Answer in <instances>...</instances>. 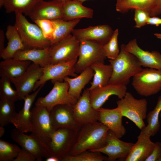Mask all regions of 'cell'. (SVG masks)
<instances>
[{"label": "cell", "mask_w": 161, "mask_h": 161, "mask_svg": "<svg viewBox=\"0 0 161 161\" xmlns=\"http://www.w3.org/2000/svg\"><path fill=\"white\" fill-rule=\"evenodd\" d=\"M47 0L50 1V0ZM58 0L60 1H62V2H63L66 1L67 0Z\"/></svg>", "instance_id": "f907efd6"}, {"label": "cell", "mask_w": 161, "mask_h": 161, "mask_svg": "<svg viewBox=\"0 0 161 161\" xmlns=\"http://www.w3.org/2000/svg\"><path fill=\"white\" fill-rule=\"evenodd\" d=\"M132 85L140 95L148 97L161 90V69H143L132 77Z\"/></svg>", "instance_id": "8992f818"}, {"label": "cell", "mask_w": 161, "mask_h": 161, "mask_svg": "<svg viewBox=\"0 0 161 161\" xmlns=\"http://www.w3.org/2000/svg\"><path fill=\"white\" fill-rule=\"evenodd\" d=\"M161 112V95L158 98L156 106L147 114L148 125L144 128L151 136H154L160 128L159 117Z\"/></svg>", "instance_id": "d6a6232c"}, {"label": "cell", "mask_w": 161, "mask_h": 161, "mask_svg": "<svg viewBox=\"0 0 161 161\" xmlns=\"http://www.w3.org/2000/svg\"><path fill=\"white\" fill-rule=\"evenodd\" d=\"M161 14V0H157L154 6L149 13V15L150 16L152 17Z\"/></svg>", "instance_id": "7bdbcfd3"}, {"label": "cell", "mask_w": 161, "mask_h": 161, "mask_svg": "<svg viewBox=\"0 0 161 161\" xmlns=\"http://www.w3.org/2000/svg\"><path fill=\"white\" fill-rule=\"evenodd\" d=\"M44 0L37 3L30 10L27 16L33 21L41 19L52 21L63 19L62 2L58 0Z\"/></svg>", "instance_id": "5bb4252c"}, {"label": "cell", "mask_w": 161, "mask_h": 161, "mask_svg": "<svg viewBox=\"0 0 161 161\" xmlns=\"http://www.w3.org/2000/svg\"><path fill=\"white\" fill-rule=\"evenodd\" d=\"M42 0H0V8L4 7L6 13H21L27 16L33 7Z\"/></svg>", "instance_id": "f546056e"}, {"label": "cell", "mask_w": 161, "mask_h": 161, "mask_svg": "<svg viewBox=\"0 0 161 161\" xmlns=\"http://www.w3.org/2000/svg\"><path fill=\"white\" fill-rule=\"evenodd\" d=\"M75 0L78 1H79V2H80V3L83 4V3L84 2V1H86L89 0Z\"/></svg>", "instance_id": "681fc988"}, {"label": "cell", "mask_w": 161, "mask_h": 161, "mask_svg": "<svg viewBox=\"0 0 161 161\" xmlns=\"http://www.w3.org/2000/svg\"><path fill=\"white\" fill-rule=\"evenodd\" d=\"M106 158L100 152L86 150L75 156L68 154L62 161H103L106 160Z\"/></svg>", "instance_id": "8d00e7d4"}, {"label": "cell", "mask_w": 161, "mask_h": 161, "mask_svg": "<svg viewBox=\"0 0 161 161\" xmlns=\"http://www.w3.org/2000/svg\"><path fill=\"white\" fill-rule=\"evenodd\" d=\"M3 30H0V54H1L4 49L5 35Z\"/></svg>", "instance_id": "f6af8a7d"}, {"label": "cell", "mask_w": 161, "mask_h": 161, "mask_svg": "<svg viewBox=\"0 0 161 161\" xmlns=\"http://www.w3.org/2000/svg\"><path fill=\"white\" fill-rule=\"evenodd\" d=\"M36 157L34 155L22 148L17 157L13 161H36Z\"/></svg>", "instance_id": "60d3db41"}, {"label": "cell", "mask_w": 161, "mask_h": 161, "mask_svg": "<svg viewBox=\"0 0 161 161\" xmlns=\"http://www.w3.org/2000/svg\"><path fill=\"white\" fill-rule=\"evenodd\" d=\"M91 67L94 71V75L93 80L90 82L91 86L87 89L90 91L108 84L112 74L111 65H106L104 62L98 61L93 63Z\"/></svg>", "instance_id": "f1b7e54d"}, {"label": "cell", "mask_w": 161, "mask_h": 161, "mask_svg": "<svg viewBox=\"0 0 161 161\" xmlns=\"http://www.w3.org/2000/svg\"><path fill=\"white\" fill-rule=\"evenodd\" d=\"M125 46L126 44H122L117 57L109 60L112 69L109 84L127 86L131 77L143 69L137 58L126 50Z\"/></svg>", "instance_id": "7a4b0ae2"}, {"label": "cell", "mask_w": 161, "mask_h": 161, "mask_svg": "<svg viewBox=\"0 0 161 161\" xmlns=\"http://www.w3.org/2000/svg\"><path fill=\"white\" fill-rule=\"evenodd\" d=\"M134 144L120 140L112 131L109 129L105 145L98 149L89 150L103 153L107 156L106 160L114 161L118 159L126 158Z\"/></svg>", "instance_id": "4fadbf2b"}, {"label": "cell", "mask_w": 161, "mask_h": 161, "mask_svg": "<svg viewBox=\"0 0 161 161\" xmlns=\"http://www.w3.org/2000/svg\"><path fill=\"white\" fill-rule=\"evenodd\" d=\"M72 106L60 104L54 106L50 111L52 126L56 130L61 128H74L82 125L75 121L73 115Z\"/></svg>", "instance_id": "7402d4cb"}, {"label": "cell", "mask_w": 161, "mask_h": 161, "mask_svg": "<svg viewBox=\"0 0 161 161\" xmlns=\"http://www.w3.org/2000/svg\"><path fill=\"white\" fill-rule=\"evenodd\" d=\"M5 132V128L4 126H0V137H1Z\"/></svg>", "instance_id": "7dc6e473"}, {"label": "cell", "mask_w": 161, "mask_h": 161, "mask_svg": "<svg viewBox=\"0 0 161 161\" xmlns=\"http://www.w3.org/2000/svg\"><path fill=\"white\" fill-rule=\"evenodd\" d=\"M120 0H117V1H120Z\"/></svg>", "instance_id": "f5cc1de1"}, {"label": "cell", "mask_w": 161, "mask_h": 161, "mask_svg": "<svg viewBox=\"0 0 161 161\" xmlns=\"http://www.w3.org/2000/svg\"><path fill=\"white\" fill-rule=\"evenodd\" d=\"M161 159V143H155L152 152L145 161H160Z\"/></svg>", "instance_id": "b9f144b4"}, {"label": "cell", "mask_w": 161, "mask_h": 161, "mask_svg": "<svg viewBox=\"0 0 161 161\" xmlns=\"http://www.w3.org/2000/svg\"><path fill=\"white\" fill-rule=\"evenodd\" d=\"M94 71L89 66L75 78L67 76L64 81L67 82L69 85V93L72 97L78 100L80 97L82 91L93 78Z\"/></svg>", "instance_id": "83f0119b"}, {"label": "cell", "mask_w": 161, "mask_h": 161, "mask_svg": "<svg viewBox=\"0 0 161 161\" xmlns=\"http://www.w3.org/2000/svg\"><path fill=\"white\" fill-rule=\"evenodd\" d=\"M118 35L119 30L116 29L114 31L109 41L103 46L106 57L109 60L115 59L120 53L118 42Z\"/></svg>", "instance_id": "74e56055"}, {"label": "cell", "mask_w": 161, "mask_h": 161, "mask_svg": "<svg viewBox=\"0 0 161 161\" xmlns=\"http://www.w3.org/2000/svg\"><path fill=\"white\" fill-rule=\"evenodd\" d=\"M63 19L70 21L83 18H92L93 11L84 6L82 3L75 0H67L62 2Z\"/></svg>", "instance_id": "484cf974"}, {"label": "cell", "mask_w": 161, "mask_h": 161, "mask_svg": "<svg viewBox=\"0 0 161 161\" xmlns=\"http://www.w3.org/2000/svg\"><path fill=\"white\" fill-rule=\"evenodd\" d=\"M114 31L106 24L90 26L82 29H74L72 35L80 42L88 41L104 45L111 37Z\"/></svg>", "instance_id": "e0dca14e"}, {"label": "cell", "mask_w": 161, "mask_h": 161, "mask_svg": "<svg viewBox=\"0 0 161 161\" xmlns=\"http://www.w3.org/2000/svg\"><path fill=\"white\" fill-rule=\"evenodd\" d=\"M98 112V121L103 124L112 131L119 138L123 136L126 130L123 125V117L119 108L108 109L101 107Z\"/></svg>", "instance_id": "44dd1931"}, {"label": "cell", "mask_w": 161, "mask_h": 161, "mask_svg": "<svg viewBox=\"0 0 161 161\" xmlns=\"http://www.w3.org/2000/svg\"><path fill=\"white\" fill-rule=\"evenodd\" d=\"M147 24L158 26L161 25V18L156 16H150L148 19Z\"/></svg>", "instance_id": "ee69618b"}, {"label": "cell", "mask_w": 161, "mask_h": 161, "mask_svg": "<svg viewBox=\"0 0 161 161\" xmlns=\"http://www.w3.org/2000/svg\"><path fill=\"white\" fill-rule=\"evenodd\" d=\"M15 14L14 26L27 49H45L51 45L50 41L44 36L40 27L29 22L23 14Z\"/></svg>", "instance_id": "3957f363"}, {"label": "cell", "mask_w": 161, "mask_h": 161, "mask_svg": "<svg viewBox=\"0 0 161 161\" xmlns=\"http://www.w3.org/2000/svg\"><path fill=\"white\" fill-rule=\"evenodd\" d=\"M11 137L22 148L34 155L36 157V161H41L43 158L49 157L47 147L37 137L32 134L30 135H27L15 128L11 131Z\"/></svg>", "instance_id": "9a60e30c"}, {"label": "cell", "mask_w": 161, "mask_h": 161, "mask_svg": "<svg viewBox=\"0 0 161 161\" xmlns=\"http://www.w3.org/2000/svg\"><path fill=\"white\" fill-rule=\"evenodd\" d=\"M160 118H161V112L160 113Z\"/></svg>", "instance_id": "816d5d0a"}, {"label": "cell", "mask_w": 161, "mask_h": 161, "mask_svg": "<svg viewBox=\"0 0 161 161\" xmlns=\"http://www.w3.org/2000/svg\"><path fill=\"white\" fill-rule=\"evenodd\" d=\"M46 161H60V160L57 157L54 156H50L47 158Z\"/></svg>", "instance_id": "bcb514c9"}, {"label": "cell", "mask_w": 161, "mask_h": 161, "mask_svg": "<svg viewBox=\"0 0 161 161\" xmlns=\"http://www.w3.org/2000/svg\"><path fill=\"white\" fill-rule=\"evenodd\" d=\"M49 47L43 49H26L20 50L16 53L13 58L30 61L44 68L50 64Z\"/></svg>", "instance_id": "cb8c5ba5"}, {"label": "cell", "mask_w": 161, "mask_h": 161, "mask_svg": "<svg viewBox=\"0 0 161 161\" xmlns=\"http://www.w3.org/2000/svg\"><path fill=\"white\" fill-rule=\"evenodd\" d=\"M160 161H161V159H160Z\"/></svg>", "instance_id": "db71d44e"}, {"label": "cell", "mask_w": 161, "mask_h": 161, "mask_svg": "<svg viewBox=\"0 0 161 161\" xmlns=\"http://www.w3.org/2000/svg\"><path fill=\"white\" fill-rule=\"evenodd\" d=\"M109 129L99 121L82 125L69 154L75 156L85 151L103 147L106 144Z\"/></svg>", "instance_id": "6da1fadb"}, {"label": "cell", "mask_w": 161, "mask_h": 161, "mask_svg": "<svg viewBox=\"0 0 161 161\" xmlns=\"http://www.w3.org/2000/svg\"><path fill=\"white\" fill-rule=\"evenodd\" d=\"M8 41L7 45L0 54L4 60L13 58L18 51L27 49L14 25H9L5 34Z\"/></svg>", "instance_id": "d4e9b609"}, {"label": "cell", "mask_w": 161, "mask_h": 161, "mask_svg": "<svg viewBox=\"0 0 161 161\" xmlns=\"http://www.w3.org/2000/svg\"><path fill=\"white\" fill-rule=\"evenodd\" d=\"M52 83L53 84L52 89L45 97L38 98L35 103V106H44L49 111L58 104H67L73 106L78 100L69 94L68 83L65 81Z\"/></svg>", "instance_id": "30bf717a"}, {"label": "cell", "mask_w": 161, "mask_h": 161, "mask_svg": "<svg viewBox=\"0 0 161 161\" xmlns=\"http://www.w3.org/2000/svg\"><path fill=\"white\" fill-rule=\"evenodd\" d=\"M77 60L50 64L44 67L43 75L36 83L34 91L48 80H51L52 82L55 81L62 82L66 77H76L78 76L75 68V65Z\"/></svg>", "instance_id": "7c38bea8"}, {"label": "cell", "mask_w": 161, "mask_h": 161, "mask_svg": "<svg viewBox=\"0 0 161 161\" xmlns=\"http://www.w3.org/2000/svg\"><path fill=\"white\" fill-rule=\"evenodd\" d=\"M44 85L40 86L31 95L23 99L24 104L22 109L10 120L16 128L24 133L32 132V128L31 108L36 97Z\"/></svg>", "instance_id": "ac0fdd59"}, {"label": "cell", "mask_w": 161, "mask_h": 161, "mask_svg": "<svg viewBox=\"0 0 161 161\" xmlns=\"http://www.w3.org/2000/svg\"><path fill=\"white\" fill-rule=\"evenodd\" d=\"M10 78L6 76L1 77L0 80V98L15 102L18 100L16 90L13 89L11 85Z\"/></svg>", "instance_id": "d590c367"}, {"label": "cell", "mask_w": 161, "mask_h": 161, "mask_svg": "<svg viewBox=\"0 0 161 161\" xmlns=\"http://www.w3.org/2000/svg\"><path fill=\"white\" fill-rule=\"evenodd\" d=\"M151 136L144 127L141 130L137 140L134 144L125 161H144L152 151L155 143L151 140Z\"/></svg>", "instance_id": "603a6c76"}, {"label": "cell", "mask_w": 161, "mask_h": 161, "mask_svg": "<svg viewBox=\"0 0 161 161\" xmlns=\"http://www.w3.org/2000/svg\"><path fill=\"white\" fill-rule=\"evenodd\" d=\"M103 46L91 41L80 42L78 59L75 65L76 73H80L96 62H104L106 58Z\"/></svg>", "instance_id": "9c48e42d"}, {"label": "cell", "mask_w": 161, "mask_h": 161, "mask_svg": "<svg viewBox=\"0 0 161 161\" xmlns=\"http://www.w3.org/2000/svg\"><path fill=\"white\" fill-rule=\"evenodd\" d=\"M80 42L72 35L51 45L49 47L50 64L78 59Z\"/></svg>", "instance_id": "52a82bcc"}, {"label": "cell", "mask_w": 161, "mask_h": 161, "mask_svg": "<svg viewBox=\"0 0 161 161\" xmlns=\"http://www.w3.org/2000/svg\"><path fill=\"white\" fill-rule=\"evenodd\" d=\"M14 103L6 99H0V126H4L10 123V120L17 114L16 111Z\"/></svg>", "instance_id": "836d02e7"}, {"label": "cell", "mask_w": 161, "mask_h": 161, "mask_svg": "<svg viewBox=\"0 0 161 161\" xmlns=\"http://www.w3.org/2000/svg\"><path fill=\"white\" fill-rule=\"evenodd\" d=\"M34 22L41 29L44 37L51 42L53 40L55 30V24L53 21L46 19L36 20Z\"/></svg>", "instance_id": "f35d334b"}, {"label": "cell", "mask_w": 161, "mask_h": 161, "mask_svg": "<svg viewBox=\"0 0 161 161\" xmlns=\"http://www.w3.org/2000/svg\"><path fill=\"white\" fill-rule=\"evenodd\" d=\"M53 21L55 27L54 38L51 45L71 35L74 27L80 21V19L66 21L63 19Z\"/></svg>", "instance_id": "1f68e13d"}, {"label": "cell", "mask_w": 161, "mask_h": 161, "mask_svg": "<svg viewBox=\"0 0 161 161\" xmlns=\"http://www.w3.org/2000/svg\"><path fill=\"white\" fill-rule=\"evenodd\" d=\"M44 68L33 63H31L24 73L17 78H10L14 85L18 100H21L34 91L35 86L43 75Z\"/></svg>", "instance_id": "8fae6325"}, {"label": "cell", "mask_w": 161, "mask_h": 161, "mask_svg": "<svg viewBox=\"0 0 161 161\" xmlns=\"http://www.w3.org/2000/svg\"><path fill=\"white\" fill-rule=\"evenodd\" d=\"M157 0H120L117 1L116 10L123 13L131 9H141L149 13L154 6Z\"/></svg>", "instance_id": "4dcf8cb0"}, {"label": "cell", "mask_w": 161, "mask_h": 161, "mask_svg": "<svg viewBox=\"0 0 161 161\" xmlns=\"http://www.w3.org/2000/svg\"><path fill=\"white\" fill-rule=\"evenodd\" d=\"M31 62L14 58L4 59L0 63V76H6L9 78L21 77L26 72Z\"/></svg>", "instance_id": "4316f807"}, {"label": "cell", "mask_w": 161, "mask_h": 161, "mask_svg": "<svg viewBox=\"0 0 161 161\" xmlns=\"http://www.w3.org/2000/svg\"><path fill=\"white\" fill-rule=\"evenodd\" d=\"M126 50L134 55L142 66L161 69V54L154 51H145L140 48L136 39L129 41L126 45Z\"/></svg>", "instance_id": "ffe728a7"}, {"label": "cell", "mask_w": 161, "mask_h": 161, "mask_svg": "<svg viewBox=\"0 0 161 161\" xmlns=\"http://www.w3.org/2000/svg\"><path fill=\"white\" fill-rule=\"evenodd\" d=\"M72 108L74 118L79 124L98 121V112L92 106L87 88L83 91Z\"/></svg>", "instance_id": "2e32d148"}, {"label": "cell", "mask_w": 161, "mask_h": 161, "mask_svg": "<svg viewBox=\"0 0 161 161\" xmlns=\"http://www.w3.org/2000/svg\"><path fill=\"white\" fill-rule=\"evenodd\" d=\"M117 104L123 117L131 120L140 130L145 126L144 120L147 117L148 104L145 99H136L127 92Z\"/></svg>", "instance_id": "5b68a950"}, {"label": "cell", "mask_w": 161, "mask_h": 161, "mask_svg": "<svg viewBox=\"0 0 161 161\" xmlns=\"http://www.w3.org/2000/svg\"><path fill=\"white\" fill-rule=\"evenodd\" d=\"M31 112L32 133L37 137L47 147L52 134L56 130L52 126L50 111L44 106H35L31 110Z\"/></svg>", "instance_id": "ba28073f"}, {"label": "cell", "mask_w": 161, "mask_h": 161, "mask_svg": "<svg viewBox=\"0 0 161 161\" xmlns=\"http://www.w3.org/2000/svg\"><path fill=\"white\" fill-rule=\"evenodd\" d=\"M82 125L76 127L57 129L52 134L47 147L49 157H55L62 161L69 154Z\"/></svg>", "instance_id": "277c9868"}, {"label": "cell", "mask_w": 161, "mask_h": 161, "mask_svg": "<svg viewBox=\"0 0 161 161\" xmlns=\"http://www.w3.org/2000/svg\"><path fill=\"white\" fill-rule=\"evenodd\" d=\"M134 10L135 27L140 28L147 24L148 19L150 16L149 13L141 9H137Z\"/></svg>", "instance_id": "ab89813d"}, {"label": "cell", "mask_w": 161, "mask_h": 161, "mask_svg": "<svg viewBox=\"0 0 161 161\" xmlns=\"http://www.w3.org/2000/svg\"><path fill=\"white\" fill-rule=\"evenodd\" d=\"M21 149L17 145L0 139V161H13Z\"/></svg>", "instance_id": "e575fe53"}, {"label": "cell", "mask_w": 161, "mask_h": 161, "mask_svg": "<svg viewBox=\"0 0 161 161\" xmlns=\"http://www.w3.org/2000/svg\"><path fill=\"white\" fill-rule=\"evenodd\" d=\"M154 35L157 38L161 40V33H154Z\"/></svg>", "instance_id": "c3c4849f"}, {"label": "cell", "mask_w": 161, "mask_h": 161, "mask_svg": "<svg viewBox=\"0 0 161 161\" xmlns=\"http://www.w3.org/2000/svg\"><path fill=\"white\" fill-rule=\"evenodd\" d=\"M127 90L126 86L108 84L90 90L89 97L92 106L97 110L112 95H116L121 99L125 95Z\"/></svg>", "instance_id": "d6986e66"}]
</instances>
